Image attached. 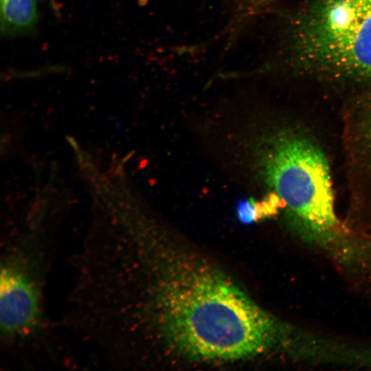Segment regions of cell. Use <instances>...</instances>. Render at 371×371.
Masks as SVG:
<instances>
[{"mask_svg": "<svg viewBox=\"0 0 371 371\" xmlns=\"http://www.w3.org/2000/svg\"><path fill=\"white\" fill-rule=\"evenodd\" d=\"M151 286V313L183 352L203 359L256 355L269 344L271 319L225 277L203 265H179Z\"/></svg>", "mask_w": 371, "mask_h": 371, "instance_id": "obj_1", "label": "cell"}, {"mask_svg": "<svg viewBox=\"0 0 371 371\" xmlns=\"http://www.w3.org/2000/svg\"><path fill=\"white\" fill-rule=\"evenodd\" d=\"M284 47V65L371 82V0H313L296 17Z\"/></svg>", "mask_w": 371, "mask_h": 371, "instance_id": "obj_2", "label": "cell"}, {"mask_svg": "<svg viewBox=\"0 0 371 371\" xmlns=\"http://www.w3.org/2000/svg\"><path fill=\"white\" fill-rule=\"evenodd\" d=\"M262 146V168L282 205L309 230L334 228L337 218L330 168L317 143L300 132L283 131Z\"/></svg>", "mask_w": 371, "mask_h": 371, "instance_id": "obj_3", "label": "cell"}, {"mask_svg": "<svg viewBox=\"0 0 371 371\" xmlns=\"http://www.w3.org/2000/svg\"><path fill=\"white\" fill-rule=\"evenodd\" d=\"M38 20V0H1V36L11 38L34 35Z\"/></svg>", "mask_w": 371, "mask_h": 371, "instance_id": "obj_4", "label": "cell"}, {"mask_svg": "<svg viewBox=\"0 0 371 371\" xmlns=\"http://www.w3.org/2000/svg\"><path fill=\"white\" fill-rule=\"evenodd\" d=\"M360 113L359 132L364 143L371 148V95L364 100Z\"/></svg>", "mask_w": 371, "mask_h": 371, "instance_id": "obj_5", "label": "cell"}, {"mask_svg": "<svg viewBox=\"0 0 371 371\" xmlns=\"http://www.w3.org/2000/svg\"><path fill=\"white\" fill-rule=\"evenodd\" d=\"M238 214L243 222L249 223L256 218L258 214L256 203L253 200H243L238 205Z\"/></svg>", "mask_w": 371, "mask_h": 371, "instance_id": "obj_6", "label": "cell"}]
</instances>
